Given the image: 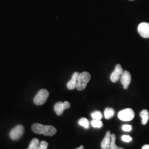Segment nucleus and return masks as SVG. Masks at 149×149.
Here are the masks:
<instances>
[{
  "label": "nucleus",
  "mask_w": 149,
  "mask_h": 149,
  "mask_svg": "<svg viewBox=\"0 0 149 149\" xmlns=\"http://www.w3.org/2000/svg\"><path fill=\"white\" fill-rule=\"evenodd\" d=\"M32 130L35 133L43 134L45 136H53L56 133V129L53 126L44 125L39 123H35L32 126Z\"/></svg>",
  "instance_id": "nucleus-1"
},
{
  "label": "nucleus",
  "mask_w": 149,
  "mask_h": 149,
  "mask_svg": "<svg viewBox=\"0 0 149 149\" xmlns=\"http://www.w3.org/2000/svg\"><path fill=\"white\" fill-rule=\"evenodd\" d=\"M91 80V74L87 72H83L79 74L77 81V90L83 91L85 90L87 85Z\"/></svg>",
  "instance_id": "nucleus-2"
},
{
  "label": "nucleus",
  "mask_w": 149,
  "mask_h": 149,
  "mask_svg": "<svg viewBox=\"0 0 149 149\" xmlns=\"http://www.w3.org/2000/svg\"><path fill=\"white\" fill-rule=\"evenodd\" d=\"M135 117V113L131 108H126L118 112V117L124 122H129L132 120Z\"/></svg>",
  "instance_id": "nucleus-3"
},
{
  "label": "nucleus",
  "mask_w": 149,
  "mask_h": 149,
  "mask_svg": "<svg viewBox=\"0 0 149 149\" xmlns=\"http://www.w3.org/2000/svg\"><path fill=\"white\" fill-rule=\"evenodd\" d=\"M49 95V92L47 90L42 89L39 91L34 98V103L38 106L42 105L47 101Z\"/></svg>",
  "instance_id": "nucleus-4"
},
{
  "label": "nucleus",
  "mask_w": 149,
  "mask_h": 149,
  "mask_svg": "<svg viewBox=\"0 0 149 149\" xmlns=\"http://www.w3.org/2000/svg\"><path fill=\"white\" fill-rule=\"evenodd\" d=\"M24 129L21 125H17L11 130L10 133V137L13 140H17L21 138L24 133Z\"/></svg>",
  "instance_id": "nucleus-5"
},
{
  "label": "nucleus",
  "mask_w": 149,
  "mask_h": 149,
  "mask_svg": "<svg viewBox=\"0 0 149 149\" xmlns=\"http://www.w3.org/2000/svg\"><path fill=\"white\" fill-rule=\"evenodd\" d=\"M70 107V103L69 102L65 101L64 102H58L56 103L54 107V111L58 116H61L63 114L64 111L66 109H68Z\"/></svg>",
  "instance_id": "nucleus-6"
},
{
  "label": "nucleus",
  "mask_w": 149,
  "mask_h": 149,
  "mask_svg": "<svg viewBox=\"0 0 149 149\" xmlns=\"http://www.w3.org/2000/svg\"><path fill=\"white\" fill-rule=\"evenodd\" d=\"M123 70L120 64H117L116 67L114 71L112 72V74L110 76V79L112 82L116 83L118 82L120 78L121 77V76L123 72Z\"/></svg>",
  "instance_id": "nucleus-7"
},
{
  "label": "nucleus",
  "mask_w": 149,
  "mask_h": 149,
  "mask_svg": "<svg viewBox=\"0 0 149 149\" xmlns=\"http://www.w3.org/2000/svg\"><path fill=\"white\" fill-rule=\"evenodd\" d=\"M139 34L144 38H149V23L143 22L139 24L138 27Z\"/></svg>",
  "instance_id": "nucleus-8"
},
{
  "label": "nucleus",
  "mask_w": 149,
  "mask_h": 149,
  "mask_svg": "<svg viewBox=\"0 0 149 149\" xmlns=\"http://www.w3.org/2000/svg\"><path fill=\"white\" fill-rule=\"evenodd\" d=\"M132 80V76L130 73L128 71H124L120 77V81L125 90L128 89L129 85Z\"/></svg>",
  "instance_id": "nucleus-9"
},
{
  "label": "nucleus",
  "mask_w": 149,
  "mask_h": 149,
  "mask_svg": "<svg viewBox=\"0 0 149 149\" xmlns=\"http://www.w3.org/2000/svg\"><path fill=\"white\" fill-rule=\"evenodd\" d=\"M79 73L78 72H75L72 74L71 79L67 84V87L70 90H73L77 87L78 77L79 76Z\"/></svg>",
  "instance_id": "nucleus-10"
},
{
  "label": "nucleus",
  "mask_w": 149,
  "mask_h": 149,
  "mask_svg": "<svg viewBox=\"0 0 149 149\" xmlns=\"http://www.w3.org/2000/svg\"><path fill=\"white\" fill-rule=\"evenodd\" d=\"M111 143V134L109 130L107 132L106 135L102 141V149H109Z\"/></svg>",
  "instance_id": "nucleus-11"
},
{
  "label": "nucleus",
  "mask_w": 149,
  "mask_h": 149,
  "mask_svg": "<svg viewBox=\"0 0 149 149\" xmlns=\"http://www.w3.org/2000/svg\"><path fill=\"white\" fill-rule=\"evenodd\" d=\"M141 118V123L143 125H146L149 119V112L147 109H143L140 113Z\"/></svg>",
  "instance_id": "nucleus-12"
},
{
  "label": "nucleus",
  "mask_w": 149,
  "mask_h": 149,
  "mask_svg": "<svg viewBox=\"0 0 149 149\" xmlns=\"http://www.w3.org/2000/svg\"><path fill=\"white\" fill-rule=\"evenodd\" d=\"M104 117L106 119H109L114 117L115 114V111L113 108L107 107L104 110Z\"/></svg>",
  "instance_id": "nucleus-13"
},
{
  "label": "nucleus",
  "mask_w": 149,
  "mask_h": 149,
  "mask_svg": "<svg viewBox=\"0 0 149 149\" xmlns=\"http://www.w3.org/2000/svg\"><path fill=\"white\" fill-rule=\"evenodd\" d=\"M39 140L37 138H34L32 139L31 141L29 147L27 149H38L39 145Z\"/></svg>",
  "instance_id": "nucleus-14"
},
{
  "label": "nucleus",
  "mask_w": 149,
  "mask_h": 149,
  "mask_svg": "<svg viewBox=\"0 0 149 149\" xmlns=\"http://www.w3.org/2000/svg\"><path fill=\"white\" fill-rule=\"evenodd\" d=\"M79 124L80 126L85 128L86 129L90 127V123L88 120L86 118H82L79 120Z\"/></svg>",
  "instance_id": "nucleus-15"
},
{
  "label": "nucleus",
  "mask_w": 149,
  "mask_h": 149,
  "mask_svg": "<svg viewBox=\"0 0 149 149\" xmlns=\"http://www.w3.org/2000/svg\"><path fill=\"white\" fill-rule=\"evenodd\" d=\"M116 136L114 134H111V143L110 145V149H124L121 147H118L116 144Z\"/></svg>",
  "instance_id": "nucleus-16"
},
{
  "label": "nucleus",
  "mask_w": 149,
  "mask_h": 149,
  "mask_svg": "<svg viewBox=\"0 0 149 149\" xmlns=\"http://www.w3.org/2000/svg\"><path fill=\"white\" fill-rule=\"evenodd\" d=\"M91 125L93 128H101L103 127V123L101 120L93 119L91 121Z\"/></svg>",
  "instance_id": "nucleus-17"
},
{
  "label": "nucleus",
  "mask_w": 149,
  "mask_h": 149,
  "mask_svg": "<svg viewBox=\"0 0 149 149\" xmlns=\"http://www.w3.org/2000/svg\"><path fill=\"white\" fill-rule=\"evenodd\" d=\"M91 117L93 118V119H96V120H101L102 118V114L101 112L98 111H96L93 112L91 114Z\"/></svg>",
  "instance_id": "nucleus-18"
},
{
  "label": "nucleus",
  "mask_w": 149,
  "mask_h": 149,
  "mask_svg": "<svg viewBox=\"0 0 149 149\" xmlns=\"http://www.w3.org/2000/svg\"><path fill=\"white\" fill-rule=\"evenodd\" d=\"M48 143L45 141H42L40 142L38 149H47L48 147Z\"/></svg>",
  "instance_id": "nucleus-19"
},
{
  "label": "nucleus",
  "mask_w": 149,
  "mask_h": 149,
  "mask_svg": "<svg viewBox=\"0 0 149 149\" xmlns=\"http://www.w3.org/2000/svg\"><path fill=\"white\" fill-rule=\"evenodd\" d=\"M122 140L123 141L126 143H129L132 140V138L129 135H123L122 136Z\"/></svg>",
  "instance_id": "nucleus-20"
},
{
  "label": "nucleus",
  "mask_w": 149,
  "mask_h": 149,
  "mask_svg": "<svg viewBox=\"0 0 149 149\" xmlns=\"http://www.w3.org/2000/svg\"><path fill=\"white\" fill-rule=\"evenodd\" d=\"M123 130L125 131V132H130L132 129V127L130 125H124L122 127Z\"/></svg>",
  "instance_id": "nucleus-21"
},
{
  "label": "nucleus",
  "mask_w": 149,
  "mask_h": 149,
  "mask_svg": "<svg viewBox=\"0 0 149 149\" xmlns=\"http://www.w3.org/2000/svg\"><path fill=\"white\" fill-rule=\"evenodd\" d=\"M149 149V144H145V145H144V146L142 147V149Z\"/></svg>",
  "instance_id": "nucleus-22"
},
{
  "label": "nucleus",
  "mask_w": 149,
  "mask_h": 149,
  "mask_svg": "<svg viewBox=\"0 0 149 149\" xmlns=\"http://www.w3.org/2000/svg\"><path fill=\"white\" fill-rule=\"evenodd\" d=\"M76 149H84V147L83 145H81L80 147H79V148H77Z\"/></svg>",
  "instance_id": "nucleus-23"
},
{
  "label": "nucleus",
  "mask_w": 149,
  "mask_h": 149,
  "mask_svg": "<svg viewBox=\"0 0 149 149\" xmlns=\"http://www.w3.org/2000/svg\"><path fill=\"white\" fill-rule=\"evenodd\" d=\"M129 1H134V0H129Z\"/></svg>",
  "instance_id": "nucleus-24"
}]
</instances>
